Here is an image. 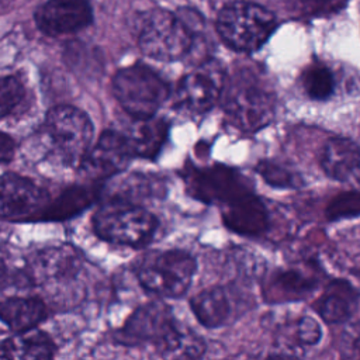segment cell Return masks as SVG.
<instances>
[{
    "mask_svg": "<svg viewBox=\"0 0 360 360\" xmlns=\"http://www.w3.org/2000/svg\"><path fill=\"white\" fill-rule=\"evenodd\" d=\"M115 340L124 346L152 345L163 356L198 357L204 352L201 339L183 332L170 307L163 302L138 307L117 332Z\"/></svg>",
    "mask_w": 360,
    "mask_h": 360,
    "instance_id": "1",
    "label": "cell"
},
{
    "mask_svg": "<svg viewBox=\"0 0 360 360\" xmlns=\"http://www.w3.org/2000/svg\"><path fill=\"white\" fill-rule=\"evenodd\" d=\"M45 159L60 166H80L90 150L93 124L79 108L55 105L35 134Z\"/></svg>",
    "mask_w": 360,
    "mask_h": 360,
    "instance_id": "2",
    "label": "cell"
},
{
    "mask_svg": "<svg viewBox=\"0 0 360 360\" xmlns=\"http://www.w3.org/2000/svg\"><path fill=\"white\" fill-rule=\"evenodd\" d=\"M194 11L190 8L177 13L165 8H152L138 18V45L141 51L156 60L173 62L184 58L194 46Z\"/></svg>",
    "mask_w": 360,
    "mask_h": 360,
    "instance_id": "3",
    "label": "cell"
},
{
    "mask_svg": "<svg viewBox=\"0 0 360 360\" xmlns=\"http://www.w3.org/2000/svg\"><path fill=\"white\" fill-rule=\"evenodd\" d=\"M222 107L231 125L242 132H256L273 120L276 97L257 72L242 68L226 79Z\"/></svg>",
    "mask_w": 360,
    "mask_h": 360,
    "instance_id": "4",
    "label": "cell"
},
{
    "mask_svg": "<svg viewBox=\"0 0 360 360\" xmlns=\"http://www.w3.org/2000/svg\"><path fill=\"white\" fill-rule=\"evenodd\" d=\"M93 229L108 243L141 248L153 239L158 219L139 202L107 197L93 215Z\"/></svg>",
    "mask_w": 360,
    "mask_h": 360,
    "instance_id": "5",
    "label": "cell"
},
{
    "mask_svg": "<svg viewBox=\"0 0 360 360\" xmlns=\"http://www.w3.org/2000/svg\"><path fill=\"white\" fill-rule=\"evenodd\" d=\"M276 25V15L270 10L246 0L224 6L215 22L219 38L238 52H255L262 48Z\"/></svg>",
    "mask_w": 360,
    "mask_h": 360,
    "instance_id": "6",
    "label": "cell"
},
{
    "mask_svg": "<svg viewBox=\"0 0 360 360\" xmlns=\"http://www.w3.org/2000/svg\"><path fill=\"white\" fill-rule=\"evenodd\" d=\"M169 91L165 79L143 63L124 68L112 79L114 97L135 120L155 117L166 101Z\"/></svg>",
    "mask_w": 360,
    "mask_h": 360,
    "instance_id": "7",
    "label": "cell"
},
{
    "mask_svg": "<svg viewBox=\"0 0 360 360\" xmlns=\"http://www.w3.org/2000/svg\"><path fill=\"white\" fill-rule=\"evenodd\" d=\"M195 260L183 250H163L148 253L138 264L136 276L149 292L177 298L183 295L194 277Z\"/></svg>",
    "mask_w": 360,
    "mask_h": 360,
    "instance_id": "8",
    "label": "cell"
},
{
    "mask_svg": "<svg viewBox=\"0 0 360 360\" xmlns=\"http://www.w3.org/2000/svg\"><path fill=\"white\" fill-rule=\"evenodd\" d=\"M225 82L221 63L215 59L205 60L181 79L174 104L179 110L190 114L207 112L222 98Z\"/></svg>",
    "mask_w": 360,
    "mask_h": 360,
    "instance_id": "9",
    "label": "cell"
},
{
    "mask_svg": "<svg viewBox=\"0 0 360 360\" xmlns=\"http://www.w3.org/2000/svg\"><path fill=\"white\" fill-rule=\"evenodd\" d=\"M134 158L136 155L129 135L107 129L87 152L79 167L87 177L107 179L122 172Z\"/></svg>",
    "mask_w": 360,
    "mask_h": 360,
    "instance_id": "10",
    "label": "cell"
},
{
    "mask_svg": "<svg viewBox=\"0 0 360 360\" xmlns=\"http://www.w3.org/2000/svg\"><path fill=\"white\" fill-rule=\"evenodd\" d=\"M187 184L193 197L222 205L252 191L248 180L238 170L219 165L190 170Z\"/></svg>",
    "mask_w": 360,
    "mask_h": 360,
    "instance_id": "11",
    "label": "cell"
},
{
    "mask_svg": "<svg viewBox=\"0 0 360 360\" xmlns=\"http://www.w3.org/2000/svg\"><path fill=\"white\" fill-rule=\"evenodd\" d=\"M38 30L48 37L75 34L93 21L89 0H45L34 11Z\"/></svg>",
    "mask_w": 360,
    "mask_h": 360,
    "instance_id": "12",
    "label": "cell"
},
{
    "mask_svg": "<svg viewBox=\"0 0 360 360\" xmlns=\"http://www.w3.org/2000/svg\"><path fill=\"white\" fill-rule=\"evenodd\" d=\"M79 253L70 246H52L32 255L24 276L34 285L69 283L80 271Z\"/></svg>",
    "mask_w": 360,
    "mask_h": 360,
    "instance_id": "13",
    "label": "cell"
},
{
    "mask_svg": "<svg viewBox=\"0 0 360 360\" xmlns=\"http://www.w3.org/2000/svg\"><path fill=\"white\" fill-rule=\"evenodd\" d=\"M49 195L45 188L31 179L15 173L1 177V217L3 219H22L42 214L48 207Z\"/></svg>",
    "mask_w": 360,
    "mask_h": 360,
    "instance_id": "14",
    "label": "cell"
},
{
    "mask_svg": "<svg viewBox=\"0 0 360 360\" xmlns=\"http://www.w3.org/2000/svg\"><path fill=\"white\" fill-rule=\"evenodd\" d=\"M222 219L228 229L248 236H257L269 225L267 210L253 191L224 204Z\"/></svg>",
    "mask_w": 360,
    "mask_h": 360,
    "instance_id": "15",
    "label": "cell"
},
{
    "mask_svg": "<svg viewBox=\"0 0 360 360\" xmlns=\"http://www.w3.org/2000/svg\"><path fill=\"white\" fill-rule=\"evenodd\" d=\"M321 166L333 180L360 183V145L347 138L328 141L321 155Z\"/></svg>",
    "mask_w": 360,
    "mask_h": 360,
    "instance_id": "16",
    "label": "cell"
},
{
    "mask_svg": "<svg viewBox=\"0 0 360 360\" xmlns=\"http://www.w3.org/2000/svg\"><path fill=\"white\" fill-rule=\"evenodd\" d=\"M55 343L48 333L37 329L15 332L1 343L3 359L18 360H46L55 354Z\"/></svg>",
    "mask_w": 360,
    "mask_h": 360,
    "instance_id": "17",
    "label": "cell"
},
{
    "mask_svg": "<svg viewBox=\"0 0 360 360\" xmlns=\"http://www.w3.org/2000/svg\"><path fill=\"white\" fill-rule=\"evenodd\" d=\"M0 315L11 330L24 332L46 318V307L37 297H10L3 301Z\"/></svg>",
    "mask_w": 360,
    "mask_h": 360,
    "instance_id": "18",
    "label": "cell"
},
{
    "mask_svg": "<svg viewBox=\"0 0 360 360\" xmlns=\"http://www.w3.org/2000/svg\"><path fill=\"white\" fill-rule=\"evenodd\" d=\"M190 308L198 322L205 328L225 325L232 314L231 301L222 287H211L198 292L191 298Z\"/></svg>",
    "mask_w": 360,
    "mask_h": 360,
    "instance_id": "19",
    "label": "cell"
},
{
    "mask_svg": "<svg viewBox=\"0 0 360 360\" xmlns=\"http://www.w3.org/2000/svg\"><path fill=\"white\" fill-rule=\"evenodd\" d=\"M138 121L139 124L131 132H128L135 155L136 158L153 159L167 138L169 124L165 120L155 117Z\"/></svg>",
    "mask_w": 360,
    "mask_h": 360,
    "instance_id": "20",
    "label": "cell"
},
{
    "mask_svg": "<svg viewBox=\"0 0 360 360\" xmlns=\"http://www.w3.org/2000/svg\"><path fill=\"white\" fill-rule=\"evenodd\" d=\"M165 193L162 180L150 177L148 174L132 173L111 183L107 191V197H117L138 202L141 198H158Z\"/></svg>",
    "mask_w": 360,
    "mask_h": 360,
    "instance_id": "21",
    "label": "cell"
},
{
    "mask_svg": "<svg viewBox=\"0 0 360 360\" xmlns=\"http://www.w3.org/2000/svg\"><path fill=\"white\" fill-rule=\"evenodd\" d=\"M94 198V191L86 187H73L66 190L55 204L48 205L42 214H48L46 219H62L68 218L82 210H84Z\"/></svg>",
    "mask_w": 360,
    "mask_h": 360,
    "instance_id": "22",
    "label": "cell"
},
{
    "mask_svg": "<svg viewBox=\"0 0 360 360\" xmlns=\"http://www.w3.org/2000/svg\"><path fill=\"white\" fill-rule=\"evenodd\" d=\"M1 107H0V112L3 118L20 114L25 110L27 104H28V96H27V90L25 86L22 84V82L13 76H4L1 79Z\"/></svg>",
    "mask_w": 360,
    "mask_h": 360,
    "instance_id": "23",
    "label": "cell"
},
{
    "mask_svg": "<svg viewBox=\"0 0 360 360\" xmlns=\"http://www.w3.org/2000/svg\"><path fill=\"white\" fill-rule=\"evenodd\" d=\"M302 86L311 98L326 100L333 93V75L323 65H312L302 75Z\"/></svg>",
    "mask_w": 360,
    "mask_h": 360,
    "instance_id": "24",
    "label": "cell"
},
{
    "mask_svg": "<svg viewBox=\"0 0 360 360\" xmlns=\"http://www.w3.org/2000/svg\"><path fill=\"white\" fill-rule=\"evenodd\" d=\"M316 311L329 323H339L349 318L352 312V304L349 300V292L343 294L332 287L318 302Z\"/></svg>",
    "mask_w": 360,
    "mask_h": 360,
    "instance_id": "25",
    "label": "cell"
},
{
    "mask_svg": "<svg viewBox=\"0 0 360 360\" xmlns=\"http://www.w3.org/2000/svg\"><path fill=\"white\" fill-rule=\"evenodd\" d=\"M256 172L267 184L277 188H295L302 183V179L295 172L270 160L259 162L256 165Z\"/></svg>",
    "mask_w": 360,
    "mask_h": 360,
    "instance_id": "26",
    "label": "cell"
},
{
    "mask_svg": "<svg viewBox=\"0 0 360 360\" xmlns=\"http://www.w3.org/2000/svg\"><path fill=\"white\" fill-rule=\"evenodd\" d=\"M326 215L330 219L360 215V193H347L338 195L328 205Z\"/></svg>",
    "mask_w": 360,
    "mask_h": 360,
    "instance_id": "27",
    "label": "cell"
},
{
    "mask_svg": "<svg viewBox=\"0 0 360 360\" xmlns=\"http://www.w3.org/2000/svg\"><path fill=\"white\" fill-rule=\"evenodd\" d=\"M274 287L285 294H298L302 291H307L311 287V283L300 276L298 273L294 271H287L281 273L276 280H274Z\"/></svg>",
    "mask_w": 360,
    "mask_h": 360,
    "instance_id": "28",
    "label": "cell"
},
{
    "mask_svg": "<svg viewBox=\"0 0 360 360\" xmlns=\"http://www.w3.org/2000/svg\"><path fill=\"white\" fill-rule=\"evenodd\" d=\"M297 335L304 345H316L321 339V328L318 322L311 316H302L298 322Z\"/></svg>",
    "mask_w": 360,
    "mask_h": 360,
    "instance_id": "29",
    "label": "cell"
},
{
    "mask_svg": "<svg viewBox=\"0 0 360 360\" xmlns=\"http://www.w3.org/2000/svg\"><path fill=\"white\" fill-rule=\"evenodd\" d=\"M345 347L349 350V356L360 357V323H353L343 335Z\"/></svg>",
    "mask_w": 360,
    "mask_h": 360,
    "instance_id": "30",
    "label": "cell"
},
{
    "mask_svg": "<svg viewBox=\"0 0 360 360\" xmlns=\"http://www.w3.org/2000/svg\"><path fill=\"white\" fill-rule=\"evenodd\" d=\"M13 153H14V141L6 134L3 132L0 135V158L3 163H7L13 159Z\"/></svg>",
    "mask_w": 360,
    "mask_h": 360,
    "instance_id": "31",
    "label": "cell"
},
{
    "mask_svg": "<svg viewBox=\"0 0 360 360\" xmlns=\"http://www.w3.org/2000/svg\"><path fill=\"white\" fill-rule=\"evenodd\" d=\"M319 6H329V4H333V3H336L338 0H315Z\"/></svg>",
    "mask_w": 360,
    "mask_h": 360,
    "instance_id": "32",
    "label": "cell"
}]
</instances>
